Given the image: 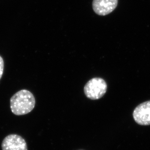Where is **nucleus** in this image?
Instances as JSON below:
<instances>
[{
	"mask_svg": "<svg viewBox=\"0 0 150 150\" xmlns=\"http://www.w3.org/2000/svg\"><path fill=\"white\" fill-rule=\"evenodd\" d=\"M10 108L17 115L28 114L35 107V97L30 91L22 90L16 93L10 98Z\"/></svg>",
	"mask_w": 150,
	"mask_h": 150,
	"instance_id": "1",
	"label": "nucleus"
},
{
	"mask_svg": "<svg viewBox=\"0 0 150 150\" xmlns=\"http://www.w3.org/2000/svg\"><path fill=\"white\" fill-rule=\"evenodd\" d=\"M107 85L105 81L100 78H93L87 82L84 88L85 95L91 100H98L105 94Z\"/></svg>",
	"mask_w": 150,
	"mask_h": 150,
	"instance_id": "2",
	"label": "nucleus"
},
{
	"mask_svg": "<svg viewBox=\"0 0 150 150\" xmlns=\"http://www.w3.org/2000/svg\"><path fill=\"white\" fill-rule=\"evenodd\" d=\"M1 147L2 150H28L25 139L16 134H9L4 137Z\"/></svg>",
	"mask_w": 150,
	"mask_h": 150,
	"instance_id": "3",
	"label": "nucleus"
},
{
	"mask_svg": "<svg viewBox=\"0 0 150 150\" xmlns=\"http://www.w3.org/2000/svg\"><path fill=\"white\" fill-rule=\"evenodd\" d=\"M133 117L137 124L141 125H150V100L142 103L134 109Z\"/></svg>",
	"mask_w": 150,
	"mask_h": 150,
	"instance_id": "4",
	"label": "nucleus"
},
{
	"mask_svg": "<svg viewBox=\"0 0 150 150\" xmlns=\"http://www.w3.org/2000/svg\"><path fill=\"white\" fill-rule=\"evenodd\" d=\"M118 4V0H93V9L100 16H105L112 12Z\"/></svg>",
	"mask_w": 150,
	"mask_h": 150,
	"instance_id": "5",
	"label": "nucleus"
},
{
	"mask_svg": "<svg viewBox=\"0 0 150 150\" xmlns=\"http://www.w3.org/2000/svg\"><path fill=\"white\" fill-rule=\"evenodd\" d=\"M4 62L3 58L0 56V79H1L2 75L4 72Z\"/></svg>",
	"mask_w": 150,
	"mask_h": 150,
	"instance_id": "6",
	"label": "nucleus"
}]
</instances>
